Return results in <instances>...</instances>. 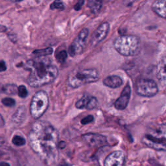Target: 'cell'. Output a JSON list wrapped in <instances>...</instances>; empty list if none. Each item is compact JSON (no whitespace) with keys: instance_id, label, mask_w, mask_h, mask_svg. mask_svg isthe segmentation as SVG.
Returning a JSON list of instances; mask_svg holds the SVG:
<instances>
[{"instance_id":"obj_1","label":"cell","mask_w":166,"mask_h":166,"mask_svg":"<svg viewBox=\"0 0 166 166\" xmlns=\"http://www.w3.org/2000/svg\"><path fill=\"white\" fill-rule=\"evenodd\" d=\"M58 137L57 130L44 121L35 123L29 134L31 149L47 164L54 163L58 157Z\"/></svg>"},{"instance_id":"obj_2","label":"cell","mask_w":166,"mask_h":166,"mask_svg":"<svg viewBox=\"0 0 166 166\" xmlns=\"http://www.w3.org/2000/svg\"><path fill=\"white\" fill-rule=\"evenodd\" d=\"M25 68L30 72L27 80L28 84L34 88L50 84L58 74L57 67L49 58L42 56L27 61Z\"/></svg>"},{"instance_id":"obj_3","label":"cell","mask_w":166,"mask_h":166,"mask_svg":"<svg viewBox=\"0 0 166 166\" xmlns=\"http://www.w3.org/2000/svg\"><path fill=\"white\" fill-rule=\"evenodd\" d=\"M114 46L118 53L125 56H135L140 51L139 39L134 35L118 37L114 42Z\"/></svg>"},{"instance_id":"obj_4","label":"cell","mask_w":166,"mask_h":166,"mask_svg":"<svg viewBox=\"0 0 166 166\" xmlns=\"http://www.w3.org/2000/svg\"><path fill=\"white\" fill-rule=\"evenodd\" d=\"M165 123L158 127L149 129L142 138L143 143L151 149L156 151H165L166 148Z\"/></svg>"},{"instance_id":"obj_5","label":"cell","mask_w":166,"mask_h":166,"mask_svg":"<svg viewBox=\"0 0 166 166\" xmlns=\"http://www.w3.org/2000/svg\"><path fill=\"white\" fill-rule=\"evenodd\" d=\"M99 73L96 69H78L69 75L68 84L73 88H77L85 84L98 81Z\"/></svg>"},{"instance_id":"obj_6","label":"cell","mask_w":166,"mask_h":166,"mask_svg":"<svg viewBox=\"0 0 166 166\" xmlns=\"http://www.w3.org/2000/svg\"><path fill=\"white\" fill-rule=\"evenodd\" d=\"M49 106V98L46 92L40 90L34 95L30 105V113L34 119H39Z\"/></svg>"},{"instance_id":"obj_7","label":"cell","mask_w":166,"mask_h":166,"mask_svg":"<svg viewBox=\"0 0 166 166\" xmlns=\"http://www.w3.org/2000/svg\"><path fill=\"white\" fill-rule=\"evenodd\" d=\"M136 90L139 96L151 98L157 94L158 87L155 80L149 79H140L136 82Z\"/></svg>"},{"instance_id":"obj_8","label":"cell","mask_w":166,"mask_h":166,"mask_svg":"<svg viewBox=\"0 0 166 166\" xmlns=\"http://www.w3.org/2000/svg\"><path fill=\"white\" fill-rule=\"evenodd\" d=\"M89 34V30L87 28H84L76 37L73 42L69 47L68 53L71 56H75L80 54L84 50L85 45L86 44Z\"/></svg>"},{"instance_id":"obj_9","label":"cell","mask_w":166,"mask_h":166,"mask_svg":"<svg viewBox=\"0 0 166 166\" xmlns=\"http://www.w3.org/2000/svg\"><path fill=\"white\" fill-rule=\"evenodd\" d=\"M83 141L93 148H99L107 145V139L103 135L98 133H87L82 136Z\"/></svg>"},{"instance_id":"obj_10","label":"cell","mask_w":166,"mask_h":166,"mask_svg":"<svg viewBox=\"0 0 166 166\" xmlns=\"http://www.w3.org/2000/svg\"><path fill=\"white\" fill-rule=\"evenodd\" d=\"M110 29V25L108 22H104L96 30L92 35L90 44L92 47H95L103 41L107 36Z\"/></svg>"},{"instance_id":"obj_11","label":"cell","mask_w":166,"mask_h":166,"mask_svg":"<svg viewBox=\"0 0 166 166\" xmlns=\"http://www.w3.org/2000/svg\"><path fill=\"white\" fill-rule=\"evenodd\" d=\"M125 155L123 151H116L105 158L104 166H124Z\"/></svg>"},{"instance_id":"obj_12","label":"cell","mask_w":166,"mask_h":166,"mask_svg":"<svg viewBox=\"0 0 166 166\" xmlns=\"http://www.w3.org/2000/svg\"><path fill=\"white\" fill-rule=\"evenodd\" d=\"M130 94H131V88L129 84H127L123 88L120 98L114 104V107L119 110H125L129 103Z\"/></svg>"},{"instance_id":"obj_13","label":"cell","mask_w":166,"mask_h":166,"mask_svg":"<svg viewBox=\"0 0 166 166\" xmlns=\"http://www.w3.org/2000/svg\"><path fill=\"white\" fill-rule=\"evenodd\" d=\"M98 104V101L96 98L88 95H84L77 101L75 106L79 109L93 110L97 107Z\"/></svg>"},{"instance_id":"obj_14","label":"cell","mask_w":166,"mask_h":166,"mask_svg":"<svg viewBox=\"0 0 166 166\" xmlns=\"http://www.w3.org/2000/svg\"><path fill=\"white\" fill-rule=\"evenodd\" d=\"M166 0H156L152 5V10L158 16L165 19L166 17Z\"/></svg>"},{"instance_id":"obj_15","label":"cell","mask_w":166,"mask_h":166,"mask_svg":"<svg viewBox=\"0 0 166 166\" xmlns=\"http://www.w3.org/2000/svg\"><path fill=\"white\" fill-rule=\"evenodd\" d=\"M103 84L111 88H117L123 84V80L119 76L111 75L103 80Z\"/></svg>"},{"instance_id":"obj_16","label":"cell","mask_w":166,"mask_h":166,"mask_svg":"<svg viewBox=\"0 0 166 166\" xmlns=\"http://www.w3.org/2000/svg\"><path fill=\"white\" fill-rule=\"evenodd\" d=\"M26 110L24 106H22L18 108L16 112L14 114L12 118V121L16 125H20L25 119Z\"/></svg>"},{"instance_id":"obj_17","label":"cell","mask_w":166,"mask_h":166,"mask_svg":"<svg viewBox=\"0 0 166 166\" xmlns=\"http://www.w3.org/2000/svg\"><path fill=\"white\" fill-rule=\"evenodd\" d=\"M103 5L101 0H88V6L94 14L98 13L100 11Z\"/></svg>"},{"instance_id":"obj_18","label":"cell","mask_w":166,"mask_h":166,"mask_svg":"<svg viewBox=\"0 0 166 166\" xmlns=\"http://www.w3.org/2000/svg\"><path fill=\"white\" fill-rule=\"evenodd\" d=\"M158 79L162 82L163 86L165 84V59L161 62L158 70Z\"/></svg>"},{"instance_id":"obj_19","label":"cell","mask_w":166,"mask_h":166,"mask_svg":"<svg viewBox=\"0 0 166 166\" xmlns=\"http://www.w3.org/2000/svg\"><path fill=\"white\" fill-rule=\"evenodd\" d=\"M53 53V49L51 47H47L42 49H38L33 51V54H35L37 57H41V56H45L47 55L52 54Z\"/></svg>"},{"instance_id":"obj_20","label":"cell","mask_w":166,"mask_h":166,"mask_svg":"<svg viewBox=\"0 0 166 166\" xmlns=\"http://www.w3.org/2000/svg\"><path fill=\"white\" fill-rule=\"evenodd\" d=\"M68 57V53L66 50H61L60 51L56 52L55 54L56 60H57L59 63L64 62L66 58Z\"/></svg>"},{"instance_id":"obj_21","label":"cell","mask_w":166,"mask_h":166,"mask_svg":"<svg viewBox=\"0 0 166 166\" xmlns=\"http://www.w3.org/2000/svg\"><path fill=\"white\" fill-rule=\"evenodd\" d=\"M50 9L51 10H54V9H58V10L63 11L65 9L64 5L61 0H54V1L51 4Z\"/></svg>"},{"instance_id":"obj_22","label":"cell","mask_w":166,"mask_h":166,"mask_svg":"<svg viewBox=\"0 0 166 166\" xmlns=\"http://www.w3.org/2000/svg\"><path fill=\"white\" fill-rule=\"evenodd\" d=\"M12 142L15 145L20 147L24 145L26 143V141L24 137L20 136H15L12 139Z\"/></svg>"},{"instance_id":"obj_23","label":"cell","mask_w":166,"mask_h":166,"mask_svg":"<svg viewBox=\"0 0 166 166\" xmlns=\"http://www.w3.org/2000/svg\"><path fill=\"white\" fill-rule=\"evenodd\" d=\"M3 92L7 94H16L18 93V88L16 85L8 84L3 87Z\"/></svg>"},{"instance_id":"obj_24","label":"cell","mask_w":166,"mask_h":166,"mask_svg":"<svg viewBox=\"0 0 166 166\" xmlns=\"http://www.w3.org/2000/svg\"><path fill=\"white\" fill-rule=\"evenodd\" d=\"M18 94L21 98H25L28 95L27 90L23 85H20L18 88Z\"/></svg>"},{"instance_id":"obj_25","label":"cell","mask_w":166,"mask_h":166,"mask_svg":"<svg viewBox=\"0 0 166 166\" xmlns=\"http://www.w3.org/2000/svg\"><path fill=\"white\" fill-rule=\"evenodd\" d=\"M2 103L5 106H13L15 105L16 102L15 99L11 98H5L2 99Z\"/></svg>"},{"instance_id":"obj_26","label":"cell","mask_w":166,"mask_h":166,"mask_svg":"<svg viewBox=\"0 0 166 166\" xmlns=\"http://www.w3.org/2000/svg\"><path fill=\"white\" fill-rule=\"evenodd\" d=\"M94 120V116L92 115H89V116H87L86 117L83 118L81 120V123L82 125H87L88 124V123H90L92 122H93Z\"/></svg>"},{"instance_id":"obj_27","label":"cell","mask_w":166,"mask_h":166,"mask_svg":"<svg viewBox=\"0 0 166 166\" xmlns=\"http://www.w3.org/2000/svg\"><path fill=\"white\" fill-rule=\"evenodd\" d=\"M84 3V0H78L77 3L75 5L74 9L75 11H79L81 9Z\"/></svg>"},{"instance_id":"obj_28","label":"cell","mask_w":166,"mask_h":166,"mask_svg":"<svg viewBox=\"0 0 166 166\" xmlns=\"http://www.w3.org/2000/svg\"><path fill=\"white\" fill-rule=\"evenodd\" d=\"M7 66L3 60H0V72H3L6 71Z\"/></svg>"},{"instance_id":"obj_29","label":"cell","mask_w":166,"mask_h":166,"mask_svg":"<svg viewBox=\"0 0 166 166\" xmlns=\"http://www.w3.org/2000/svg\"><path fill=\"white\" fill-rule=\"evenodd\" d=\"M66 147L65 142H59L58 143V148L64 149Z\"/></svg>"},{"instance_id":"obj_30","label":"cell","mask_w":166,"mask_h":166,"mask_svg":"<svg viewBox=\"0 0 166 166\" xmlns=\"http://www.w3.org/2000/svg\"><path fill=\"white\" fill-rule=\"evenodd\" d=\"M4 125H5V121L3 120V117H2V116L0 114V127H3Z\"/></svg>"},{"instance_id":"obj_31","label":"cell","mask_w":166,"mask_h":166,"mask_svg":"<svg viewBox=\"0 0 166 166\" xmlns=\"http://www.w3.org/2000/svg\"><path fill=\"white\" fill-rule=\"evenodd\" d=\"M0 166H11L10 164L7 162H0Z\"/></svg>"},{"instance_id":"obj_32","label":"cell","mask_w":166,"mask_h":166,"mask_svg":"<svg viewBox=\"0 0 166 166\" xmlns=\"http://www.w3.org/2000/svg\"><path fill=\"white\" fill-rule=\"evenodd\" d=\"M4 143V139L2 137H0V147L2 146Z\"/></svg>"},{"instance_id":"obj_33","label":"cell","mask_w":166,"mask_h":166,"mask_svg":"<svg viewBox=\"0 0 166 166\" xmlns=\"http://www.w3.org/2000/svg\"><path fill=\"white\" fill-rule=\"evenodd\" d=\"M12 1H22V0H11Z\"/></svg>"},{"instance_id":"obj_34","label":"cell","mask_w":166,"mask_h":166,"mask_svg":"<svg viewBox=\"0 0 166 166\" xmlns=\"http://www.w3.org/2000/svg\"><path fill=\"white\" fill-rule=\"evenodd\" d=\"M101 1H103V0H101ZM106 1H115V0H106Z\"/></svg>"}]
</instances>
